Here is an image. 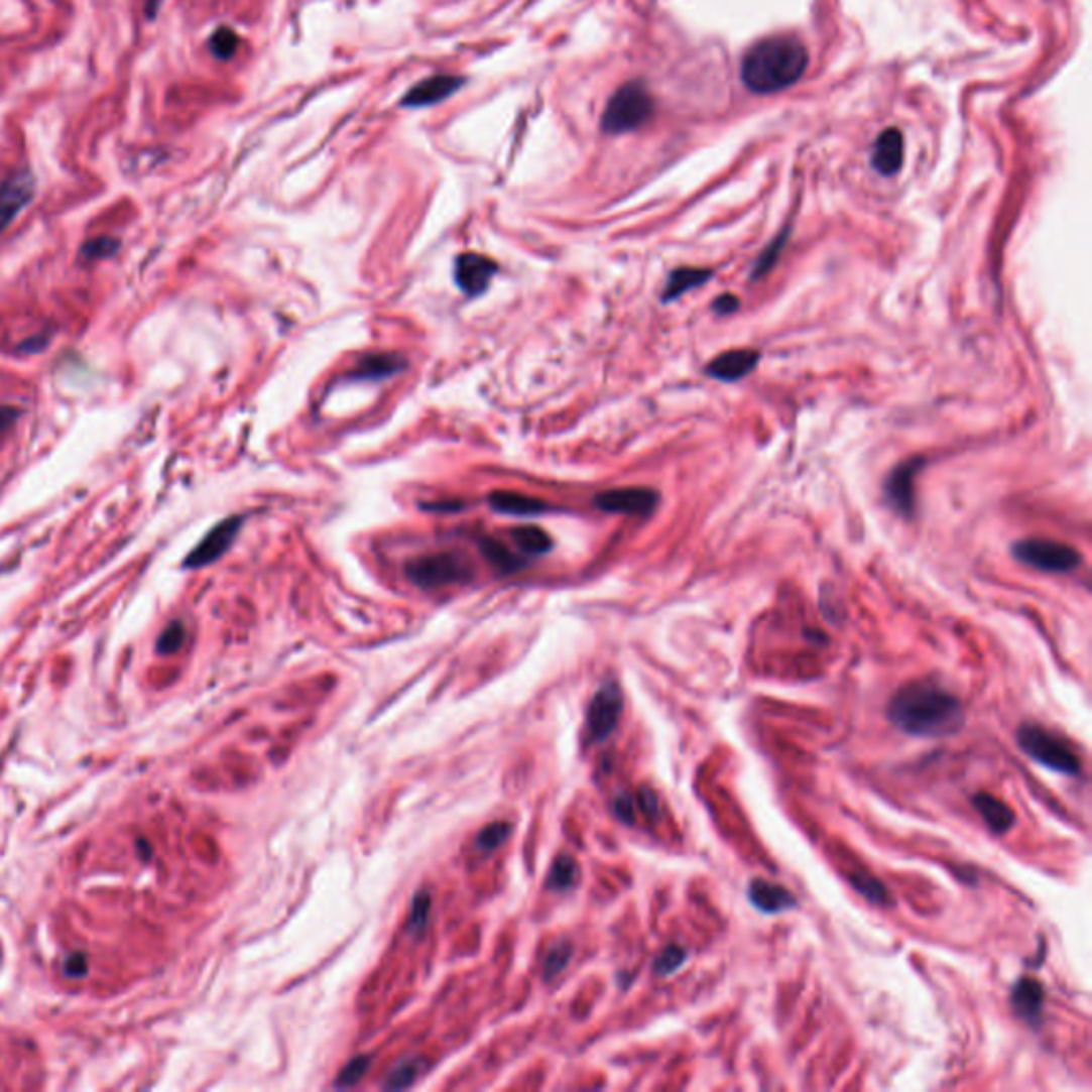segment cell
Wrapping results in <instances>:
<instances>
[{
    "label": "cell",
    "instance_id": "cell-1",
    "mask_svg": "<svg viewBox=\"0 0 1092 1092\" xmlns=\"http://www.w3.org/2000/svg\"><path fill=\"white\" fill-rule=\"evenodd\" d=\"M887 719L909 736H952L965 726V707L956 694L931 681L906 683L887 702Z\"/></svg>",
    "mask_w": 1092,
    "mask_h": 1092
},
{
    "label": "cell",
    "instance_id": "cell-2",
    "mask_svg": "<svg viewBox=\"0 0 1092 1092\" xmlns=\"http://www.w3.org/2000/svg\"><path fill=\"white\" fill-rule=\"evenodd\" d=\"M807 65L809 51L796 36H770L745 53L740 78L751 92L770 95L799 82Z\"/></svg>",
    "mask_w": 1092,
    "mask_h": 1092
},
{
    "label": "cell",
    "instance_id": "cell-3",
    "mask_svg": "<svg viewBox=\"0 0 1092 1092\" xmlns=\"http://www.w3.org/2000/svg\"><path fill=\"white\" fill-rule=\"evenodd\" d=\"M405 579L420 589L466 585L474 579V566L459 551L424 553L405 562Z\"/></svg>",
    "mask_w": 1092,
    "mask_h": 1092
},
{
    "label": "cell",
    "instance_id": "cell-4",
    "mask_svg": "<svg viewBox=\"0 0 1092 1092\" xmlns=\"http://www.w3.org/2000/svg\"><path fill=\"white\" fill-rule=\"evenodd\" d=\"M1015 740L1028 757L1050 770H1057L1061 774H1078L1082 768L1076 749H1073L1063 736L1050 732L1040 724L1026 721V724L1017 728Z\"/></svg>",
    "mask_w": 1092,
    "mask_h": 1092
},
{
    "label": "cell",
    "instance_id": "cell-5",
    "mask_svg": "<svg viewBox=\"0 0 1092 1092\" xmlns=\"http://www.w3.org/2000/svg\"><path fill=\"white\" fill-rule=\"evenodd\" d=\"M651 116L653 99L649 90L640 82H629L610 97L602 116V128L610 135H621L636 131V128L642 126Z\"/></svg>",
    "mask_w": 1092,
    "mask_h": 1092
},
{
    "label": "cell",
    "instance_id": "cell-6",
    "mask_svg": "<svg viewBox=\"0 0 1092 1092\" xmlns=\"http://www.w3.org/2000/svg\"><path fill=\"white\" fill-rule=\"evenodd\" d=\"M1011 551L1020 564L1048 574H1067L1082 566V555L1059 540L1024 538L1015 542Z\"/></svg>",
    "mask_w": 1092,
    "mask_h": 1092
},
{
    "label": "cell",
    "instance_id": "cell-7",
    "mask_svg": "<svg viewBox=\"0 0 1092 1092\" xmlns=\"http://www.w3.org/2000/svg\"><path fill=\"white\" fill-rule=\"evenodd\" d=\"M927 466V459L916 455L900 461L898 466L892 468V472L883 480V497L887 506H890L900 519L912 521L916 519V476Z\"/></svg>",
    "mask_w": 1092,
    "mask_h": 1092
},
{
    "label": "cell",
    "instance_id": "cell-8",
    "mask_svg": "<svg viewBox=\"0 0 1092 1092\" xmlns=\"http://www.w3.org/2000/svg\"><path fill=\"white\" fill-rule=\"evenodd\" d=\"M623 698L617 683H604L587 711V732L591 743H604L619 724Z\"/></svg>",
    "mask_w": 1092,
    "mask_h": 1092
},
{
    "label": "cell",
    "instance_id": "cell-9",
    "mask_svg": "<svg viewBox=\"0 0 1092 1092\" xmlns=\"http://www.w3.org/2000/svg\"><path fill=\"white\" fill-rule=\"evenodd\" d=\"M596 508L613 514L651 516L659 504V493L649 487H621L608 489L594 497Z\"/></svg>",
    "mask_w": 1092,
    "mask_h": 1092
},
{
    "label": "cell",
    "instance_id": "cell-10",
    "mask_svg": "<svg viewBox=\"0 0 1092 1092\" xmlns=\"http://www.w3.org/2000/svg\"><path fill=\"white\" fill-rule=\"evenodd\" d=\"M34 187L36 179L28 169H17L0 184V233H5L11 222L30 206Z\"/></svg>",
    "mask_w": 1092,
    "mask_h": 1092
},
{
    "label": "cell",
    "instance_id": "cell-11",
    "mask_svg": "<svg viewBox=\"0 0 1092 1092\" xmlns=\"http://www.w3.org/2000/svg\"><path fill=\"white\" fill-rule=\"evenodd\" d=\"M239 529H242V516H229V519H225L222 523H218L214 529H210V533L203 538L195 549L193 553L189 555L187 560V568H203V566H210L214 562H218L222 555H225L235 538Z\"/></svg>",
    "mask_w": 1092,
    "mask_h": 1092
},
{
    "label": "cell",
    "instance_id": "cell-12",
    "mask_svg": "<svg viewBox=\"0 0 1092 1092\" xmlns=\"http://www.w3.org/2000/svg\"><path fill=\"white\" fill-rule=\"evenodd\" d=\"M495 273H497V263L476 252L461 254L455 263V282L461 290L470 294V297L483 294L489 288Z\"/></svg>",
    "mask_w": 1092,
    "mask_h": 1092
},
{
    "label": "cell",
    "instance_id": "cell-13",
    "mask_svg": "<svg viewBox=\"0 0 1092 1092\" xmlns=\"http://www.w3.org/2000/svg\"><path fill=\"white\" fill-rule=\"evenodd\" d=\"M762 355L755 348H736L711 359L705 367V374L719 382H738L747 378L760 363Z\"/></svg>",
    "mask_w": 1092,
    "mask_h": 1092
},
{
    "label": "cell",
    "instance_id": "cell-14",
    "mask_svg": "<svg viewBox=\"0 0 1092 1092\" xmlns=\"http://www.w3.org/2000/svg\"><path fill=\"white\" fill-rule=\"evenodd\" d=\"M464 82H466L464 78L447 76V73L422 80L405 92V97L401 99V107L416 109V107H430V105L447 101L461 86H464Z\"/></svg>",
    "mask_w": 1092,
    "mask_h": 1092
},
{
    "label": "cell",
    "instance_id": "cell-15",
    "mask_svg": "<svg viewBox=\"0 0 1092 1092\" xmlns=\"http://www.w3.org/2000/svg\"><path fill=\"white\" fill-rule=\"evenodd\" d=\"M747 896H749L751 904L755 906L757 912L768 914V916L796 909V904H799V900H796V896H794L790 890H785L783 885L770 883V881H766V879H753V881L749 883Z\"/></svg>",
    "mask_w": 1092,
    "mask_h": 1092
},
{
    "label": "cell",
    "instance_id": "cell-16",
    "mask_svg": "<svg viewBox=\"0 0 1092 1092\" xmlns=\"http://www.w3.org/2000/svg\"><path fill=\"white\" fill-rule=\"evenodd\" d=\"M1044 1001L1046 992L1044 986L1033 977L1017 979V984L1011 990V1007L1013 1011L1026 1020L1028 1024H1040L1044 1013Z\"/></svg>",
    "mask_w": 1092,
    "mask_h": 1092
},
{
    "label": "cell",
    "instance_id": "cell-17",
    "mask_svg": "<svg viewBox=\"0 0 1092 1092\" xmlns=\"http://www.w3.org/2000/svg\"><path fill=\"white\" fill-rule=\"evenodd\" d=\"M904 160V147H902V135L898 128H887L883 131L873 150V169L879 175H896L900 171Z\"/></svg>",
    "mask_w": 1092,
    "mask_h": 1092
},
{
    "label": "cell",
    "instance_id": "cell-18",
    "mask_svg": "<svg viewBox=\"0 0 1092 1092\" xmlns=\"http://www.w3.org/2000/svg\"><path fill=\"white\" fill-rule=\"evenodd\" d=\"M489 506L497 512L510 514V516H535V514L551 510V506L544 502V499L514 493V491H493L489 495Z\"/></svg>",
    "mask_w": 1092,
    "mask_h": 1092
},
{
    "label": "cell",
    "instance_id": "cell-19",
    "mask_svg": "<svg viewBox=\"0 0 1092 1092\" xmlns=\"http://www.w3.org/2000/svg\"><path fill=\"white\" fill-rule=\"evenodd\" d=\"M405 361L395 353H369L353 369V380H384L399 374Z\"/></svg>",
    "mask_w": 1092,
    "mask_h": 1092
},
{
    "label": "cell",
    "instance_id": "cell-20",
    "mask_svg": "<svg viewBox=\"0 0 1092 1092\" xmlns=\"http://www.w3.org/2000/svg\"><path fill=\"white\" fill-rule=\"evenodd\" d=\"M973 807L977 809L979 816L986 822V826L994 832V835H1005L1015 824L1013 811L990 794L979 792L973 796Z\"/></svg>",
    "mask_w": 1092,
    "mask_h": 1092
},
{
    "label": "cell",
    "instance_id": "cell-21",
    "mask_svg": "<svg viewBox=\"0 0 1092 1092\" xmlns=\"http://www.w3.org/2000/svg\"><path fill=\"white\" fill-rule=\"evenodd\" d=\"M711 277H713V269L679 267L669 275V280H665V288L661 292V301L663 304L677 301L681 294L690 292V290H694L698 286H705L711 280Z\"/></svg>",
    "mask_w": 1092,
    "mask_h": 1092
},
{
    "label": "cell",
    "instance_id": "cell-22",
    "mask_svg": "<svg viewBox=\"0 0 1092 1092\" xmlns=\"http://www.w3.org/2000/svg\"><path fill=\"white\" fill-rule=\"evenodd\" d=\"M480 553L485 555V560L499 574H514V572H519L525 566V562L519 558V555H514L504 542H499L495 538L480 540Z\"/></svg>",
    "mask_w": 1092,
    "mask_h": 1092
},
{
    "label": "cell",
    "instance_id": "cell-23",
    "mask_svg": "<svg viewBox=\"0 0 1092 1092\" xmlns=\"http://www.w3.org/2000/svg\"><path fill=\"white\" fill-rule=\"evenodd\" d=\"M512 540L516 542V547L521 549L523 555H529V558H535V555H544L553 549V540L551 535L535 527V525H521L512 529Z\"/></svg>",
    "mask_w": 1092,
    "mask_h": 1092
},
{
    "label": "cell",
    "instance_id": "cell-24",
    "mask_svg": "<svg viewBox=\"0 0 1092 1092\" xmlns=\"http://www.w3.org/2000/svg\"><path fill=\"white\" fill-rule=\"evenodd\" d=\"M579 879H581V868H579L577 860L570 858V856H560L558 860H555V864L551 868L549 887L564 892V890H570V887L577 885Z\"/></svg>",
    "mask_w": 1092,
    "mask_h": 1092
},
{
    "label": "cell",
    "instance_id": "cell-25",
    "mask_svg": "<svg viewBox=\"0 0 1092 1092\" xmlns=\"http://www.w3.org/2000/svg\"><path fill=\"white\" fill-rule=\"evenodd\" d=\"M787 237H790V229H783L766 246V250L757 256V261L753 263V269H751V280H760V277H764L774 267V263L779 261V256L787 244Z\"/></svg>",
    "mask_w": 1092,
    "mask_h": 1092
},
{
    "label": "cell",
    "instance_id": "cell-26",
    "mask_svg": "<svg viewBox=\"0 0 1092 1092\" xmlns=\"http://www.w3.org/2000/svg\"><path fill=\"white\" fill-rule=\"evenodd\" d=\"M418 1078H420V1061H418V1059L401 1061V1063L391 1071V1076H388L384 1088H386V1090L408 1088V1086H412Z\"/></svg>",
    "mask_w": 1092,
    "mask_h": 1092
},
{
    "label": "cell",
    "instance_id": "cell-27",
    "mask_svg": "<svg viewBox=\"0 0 1092 1092\" xmlns=\"http://www.w3.org/2000/svg\"><path fill=\"white\" fill-rule=\"evenodd\" d=\"M237 47H239V36H237L235 30H231V28H227V26H222V28H218V30L212 34V39H210V51L216 55L218 60H229V58H233L235 51H237Z\"/></svg>",
    "mask_w": 1092,
    "mask_h": 1092
},
{
    "label": "cell",
    "instance_id": "cell-28",
    "mask_svg": "<svg viewBox=\"0 0 1092 1092\" xmlns=\"http://www.w3.org/2000/svg\"><path fill=\"white\" fill-rule=\"evenodd\" d=\"M510 830H512V826L506 824V822H493V824H489L487 828H483L478 832L476 847L480 851H487V854H489V851L497 849L499 845H502L508 839Z\"/></svg>",
    "mask_w": 1092,
    "mask_h": 1092
},
{
    "label": "cell",
    "instance_id": "cell-29",
    "mask_svg": "<svg viewBox=\"0 0 1092 1092\" xmlns=\"http://www.w3.org/2000/svg\"><path fill=\"white\" fill-rule=\"evenodd\" d=\"M570 960H572V946H570V943H568V941L558 943V946H555V948L549 952V956H547V960H544V967H542L544 979L558 977V975L568 967V962H570Z\"/></svg>",
    "mask_w": 1092,
    "mask_h": 1092
},
{
    "label": "cell",
    "instance_id": "cell-30",
    "mask_svg": "<svg viewBox=\"0 0 1092 1092\" xmlns=\"http://www.w3.org/2000/svg\"><path fill=\"white\" fill-rule=\"evenodd\" d=\"M120 248L118 239L114 237H97V239H90L88 244L82 246V258H86V261H99V258H107L111 254H116Z\"/></svg>",
    "mask_w": 1092,
    "mask_h": 1092
},
{
    "label": "cell",
    "instance_id": "cell-31",
    "mask_svg": "<svg viewBox=\"0 0 1092 1092\" xmlns=\"http://www.w3.org/2000/svg\"><path fill=\"white\" fill-rule=\"evenodd\" d=\"M685 960H688V952L679 946H669L657 956L653 969L657 975H671L683 965Z\"/></svg>",
    "mask_w": 1092,
    "mask_h": 1092
},
{
    "label": "cell",
    "instance_id": "cell-32",
    "mask_svg": "<svg viewBox=\"0 0 1092 1092\" xmlns=\"http://www.w3.org/2000/svg\"><path fill=\"white\" fill-rule=\"evenodd\" d=\"M851 883H854L856 890L860 894H864L868 900H873V902H885L887 900L885 885L881 881H877L875 877H871V875H851Z\"/></svg>",
    "mask_w": 1092,
    "mask_h": 1092
},
{
    "label": "cell",
    "instance_id": "cell-33",
    "mask_svg": "<svg viewBox=\"0 0 1092 1092\" xmlns=\"http://www.w3.org/2000/svg\"><path fill=\"white\" fill-rule=\"evenodd\" d=\"M369 1065H372V1059H369V1057H357V1059H353V1061H350V1063L340 1071V1076H338V1080H336V1086H338V1088L355 1086V1084L365 1076V1071L369 1069Z\"/></svg>",
    "mask_w": 1092,
    "mask_h": 1092
},
{
    "label": "cell",
    "instance_id": "cell-34",
    "mask_svg": "<svg viewBox=\"0 0 1092 1092\" xmlns=\"http://www.w3.org/2000/svg\"><path fill=\"white\" fill-rule=\"evenodd\" d=\"M184 640H187V629H184V625L179 621L171 623L169 627L164 629L160 640H158V653H175L179 646L184 644Z\"/></svg>",
    "mask_w": 1092,
    "mask_h": 1092
},
{
    "label": "cell",
    "instance_id": "cell-35",
    "mask_svg": "<svg viewBox=\"0 0 1092 1092\" xmlns=\"http://www.w3.org/2000/svg\"><path fill=\"white\" fill-rule=\"evenodd\" d=\"M430 904H432V898H430V892H418L414 896V902H412V912H410V931L416 933L424 927V922H428V916H430Z\"/></svg>",
    "mask_w": 1092,
    "mask_h": 1092
},
{
    "label": "cell",
    "instance_id": "cell-36",
    "mask_svg": "<svg viewBox=\"0 0 1092 1092\" xmlns=\"http://www.w3.org/2000/svg\"><path fill=\"white\" fill-rule=\"evenodd\" d=\"M636 807H640V811L644 813L646 818L655 820L659 816V805H657V796L653 790L649 787H642L636 796Z\"/></svg>",
    "mask_w": 1092,
    "mask_h": 1092
},
{
    "label": "cell",
    "instance_id": "cell-37",
    "mask_svg": "<svg viewBox=\"0 0 1092 1092\" xmlns=\"http://www.w3.org/2000/svg\"><path fill=\"white\" fill-rule=\"evenodd\" d=\"M634 809H636V799H632L629 794H621L617 796L615 801V813L617 818L623 820L625 824H632L634 822Z\"/></svg>",
    "mask_w": 1092,
    "mask_h": 1092
},
{
    "label": "cell",
    "instance_id": "cell-38",
    "mask_svg": "<svg viewBox=\"0 0 1092 1092\" xmlns=\"http://www.w3.org/2000/svg\"><path fill=\"white\" fill-rule=\"evenodd\" d=\"M715 314H719V317H728V314H734L738 308H740V299L736 297V294H721V297H717V301L711 306Z\"/></svg>",
    "mask_w": 1092,
    "mask_h": 1092
},
{
    "label": "cell",
    "instance_id": "cell-39",
    "mask_svg": "<svg viewBox=\"0 0 1092 1092\" xmlns=\"http://www.w3.org/2000/svg\"><path fill=\"white\" fill-rule=\"evenodd\" d=\"M65 969H67V971H69V975H73V977H80V975H84V973H86V958H84L82 954H76V956H71V958H69V962H67V965H65Z\"/></svg>",
    "mask_w": 1092,
    "mask_h": 1092
},
{
    "label": "cell",
    "instance_id": "cell-40",
    "mask_svg": "<svg viewBox=\"0 0 1092 1092\" xmlns=\"http://www.w3.org/2000/svg\"><path fill=\"white\" fill-rule=\"evenodd\" d=\"M164 0H145V17L147 20H156V15L160 11Z\"/></svg>",
    "mask_w": 1092,
    "mask_h": 1092
},
{
    "label": "cell",
    "instance_id": "cell-41",
    "mask_svg": "<svg viewBox=\"0 0 1092 1092\" xmlns=\"http://www.w3.org/2000/svg\"><path fill=\"white\" fill-rule=\"evenodd\" d=\"M457 504H459V502H438V504H434V506H424V508H428V510H438V512H440V510H459L461 506H457Z\"/></svg>",
    "mask_w": 1092,
    "mask_h": 1092
}]
</instances>
